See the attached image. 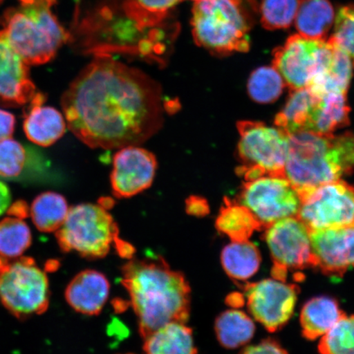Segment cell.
Masks as SVG:
<instances>
[{
  "label": "cell",
  "mask_w": 354,
  "mask_h": 354,
  "mask_svg": "<svg viewBox=\"0 0 354 354\" xmlns=\"http://www.w3.org/2000/svg\"><path fill=\"white\" fill-rule=\"evenodd\" d=\"M26 149L12 139L0 141V176L6 178L19 176L26 165Z\"/></svg>",
  "instance_id": "35"
},
{
  "label": "cell",
  "mask_w": 354,
  "mask_h": 354,
  "mask_svg": "<svg viewBox=\"0 0 354 354\" xmlns=\"http://www.w3.org/2000/svg\"><path fill=\"white\" fill-rule=\"evenodd\" d=\"M0 302L19 319L46 313L50 287L46 272L29 257H0Z\"/></svg>",
  "instance_id": "6"
},
{
  "label": "cell",
  "mask_w": 354,
  "mask_h": 354,
  "mask_svg": "<svg viewBox=\"0 0 354 354\" xmlns=\"http://www.w3.org/2000/svg\"><path fill=\"white\" fill-rule=\"evenodd\" d=\"M194 1L198 2V1H201V0H194Z\"/></svg>",
  "instance_id": "44"
},
{
  "label": "cell",
  "mask_w": 354,
  "mask_h": 354,
  "mask_svg": "<svg viewBox=\"0 0 354 354\" xmlns=\"http://www.w3.org/2000/svg\"><path fill=\"white\" fill-rule=\"evenodd\" d=\"M32 232L22 219L6 218L0 221V257L19 258L32 245Z\"/></svg>",
  "instance_id": "30"
},
{
  "label": "cell",
  "mask_w": 354,
  "mask_h": 354,
  "mask_svg": "<svg viewBox=\"0 0 354 354\" xmlns=\"http://www.w3.org/2000/svg\"><path fill=\"white\" fill-rule=\"evenodd\" d=\"M330 39L349 57L354 66V4L339 8Z\"/></svg>",
  "instance_id": "34"
},
{
  "label": "cell",
  "mask_w": 354,
  "mask_h": 354,
  "mask_svg": "<svg viewBox=\"0 0 354 354\" xmlns=\"http://www.w3.org/2000/svg\"><path fill=\"white\" fill-rule=\"evenodd\" d=\"M66 127L93 149H122L145 142L165 119L162 88L139 69L95 56L61 100Z\"/></svg>",
  "instance_id": "1"
},
{
  "label": "cell",
  "mask_w": 354,
  "mask_h": 354,
  "mask_svg": "<svg viewBox=\"0 0 354 354\" xmlns=\"http://www.w3.org/2000/svg\"><path fill=\"white\" fill-rule=\"evenodd\" d=\"M334 48L330 39H313L293 35L284 46L273 51V66L290 91L308 88L328 68Z\"/></svg>",
  "instance_id": "9"
},
{
  "label": "cell",
  "mask_w": 354,
  "mask_h": 354,
  "mask_svg": "<svg viewBox=\"0 0 354 354\" xmlns=\"http://www.w3.org/2000/svg\"><path fill=\"white\" fill-rule=\"evenodd\" d=\"M157 169L154 155L138 145L119 149L113 157L111 175L113 193L117 198H130L147 189Z\"/></svg>",
  "instance_id": "14"
},
{
  "label": "cell",
  "mask_w": 354,
  "mask_h": 354,
  "mask_svg": "<svg viewBox=\"0 0 354 354\" xmlns=\"http://www.w3.org/2000/svg\"><path fill=\"white\" fill-rule=\"evenodd\" d=\"M239 203L245 206L263 230L277 221L298 215L301 201L286 176H263L246 181Z\"/></svg>",
  "instance_id": "11"
},
{
  "label": "cell",
  "mask_w": 354,
  "mask_h": 354,
  "mask_svg": "<svg viewBox=\"0 0 354 354\" xmlns=\"http://www.w3.org/2000/svg\"><path fill=\"white\" fill-rule=\"evenodd\" d=\"M56 238L64 252L100 259L108 254L111 243L118 238V227L105 207L83 203L69 209Z\"/></svg>",
  "instance_id": "8"
},
{
  "label": "cell",
  "mask_w": 354,
  "mask_h": 354,
  "mask_svg": "<svg viewBox=\"0 0 354 354\" xmlns=\"http://www.w3.org/2000/svg\"><path fill=\"white\" fill-rule=\"evenodd\" d=\"M300 0H263L260 6L261 22L265 29L289 28L297 15Z\"/></svg>",
  "instance_id": "33"
},
{
  "label": "cell",
  "mask_w": 354,
  "mask_h": 354,
  "mask_svg": "<svg viewBox=\"0 0 354 354\" xmlns=\"http://www.w3.org/2000/svg\"><path fill=\"white\" fill-rule=\"evenodd\" d=\"M144 339L162 326L189 319L190 287L183 273L171 269L160 256L134 259L122 268Z\"/></svg>",
  "instance_id": "2"
},
{
  "label": "cell",
  "mask_w": 354,
  "mask_h": 354,
  "mask_svg": "<svg viewBox=\"0 0 354 354\" xmlns=\"http://www.w3.org/2000/svg\"><path fill=\"white\" fill-rule=\"evenodd\" d=\"M227 303L229 306L233 308L241 307L243 303V295L236 293L229 295L227 299Z\"/></svg>",
  "instance_id": "42"
},
{
  "label": "cell",
  "mask_w": 354,
  "mask_h": 354,
  "mask_svg": "<svg viewBox=\"0 0 354 354\" xmlns=\"http://www.w3.org/2000/svg\"><path fill=\"white\" fill-rule=\"evenodd\" d=\"M334 21V8L329 0H300L295 28L302 37L326 39Z\"/></svg>",
  "instance_id": "22"
},
{
  "label": "cell",
  "mask_w": 354,
  "mask_h": 354,
  "mask_svg": "<svg viewBox=\"0 0 354 354\" xmlns=\"http://www.w3.org/2000/svg\"><path fill=\"white\" fill-rule=\"evenodd\" d=\"M144 354H197L193 332L185 323L171 322L145 339Z\"/></svg>",
  "instance_id": "21"
},
{
  "label": "cell",
  "mask_w": 354,
  "mask_h": 354,
  "mask_svg": "<svg viewBox=\"0 0 354 354\" xmlns=\"http://www.w3.org/2000/svg\"><path fill=\"white\" fill-rule=\"evenodd\" d=\"M221 258L225 272L236 281L253 277L262 261L258 247L250 241H232L224 248Z\"/></svg>",
  "instance_id": "25"
},
{
  "label": "cell",
  "mask_w": 354,
  "mask_h": 354,
  "mask_svg": "<svg viewBox=\"0 0 354 354\" xmlns=\"http://www.w3.org/2000/svg\"><path fill=\"white\" fill-rule=\"evenodd\" d=\"M11 194L8 185L0 181V216L6 212L10 206Z\"/></svg>",
  "instance_id": "40"
},
{
  "label": "cell",
  "mask_w": 354,
  "mask_h": 354,
  "mask_svg": "<svg viewBox=\"0 0 354 354\" xmlns=\"http://www.w3.org/2000/svg\"><path fill=\"white\" fill-rule=\"evenodd\" d=\"M3 0H0V4L3 3Z\"/></svg>",
  "instance_id": "43"
},
{
  "label": "cell",
  "mask_w": 354,
  "mask_h": 354,
  "mask_svg": "<svg viewBox=\"0 0 354 354\" xmlns=\"http://www.w3.org/2000/svg\"><path fill=\"white\" fill-rule=\"evenodd\" d=\"M321 354H354V315L346 314L322 336Z\"/></svg>",
  "instance_id": "32"
},
{
  "label": "cell",
  "mask_w": 354,
  "mask_h": 354,
  "mask_svg": "<svg viewBox=\"0 0 354 354\" xmlns=\"http://www.w3.org/2000/svg\"><path fill=\"white\" fill-rule=\"evenodd\" d=\"M315 268L326 276L342 277L354 268V224L310 232Z\"/></svg>",
  "instance_id": "15"
},
{
  "label": "cell",
  "mask_w": 354,
  "mask_h": 354,
  "mask_svg": "<svg viewBox=\"0 0 354 354\" xmlns=\"http://www.w3.org/2000/svg\"><path fill=\"white\" fill-rule=\"evenodd\" d=\"M334 43V42H333ZM335 44L328 68L309 88L314 94L322 96L330 93L346 94L353 76V64L349 57Z\"/></svg>",
  "instance_id": "28"
},
{
  "label": "cell",
  "mask_w": 354,
  "mask_h": 354,
  "mask_svg": "<svg viewBox=\"0 0 354 354\" xmlns=\"http://www.w3.org/2000/svg\"><path fill=\"white\" fill-rule=\"evenodd\" d=\"M68 211V202L62 194L48 192L35 198L30 214L39 232L50 233L62 227Z\"/></svg>",
  "instance_id": "27"
},
{
  "label": "cell",
  "mask_w": 354,
  "mask_h": 354,
  "mask_svg": "<svg viewBox=\"0 0 354 354\" xmlns=\"http://www.w3.org/2000/svg\"><path fill=\"white\" fill-rule=\"evenodd\" d=\"M354 170V133L322 135L301 131L289 137L286 177L299 196Z\"/></svg>",
  "instance_id": "3"
},
{
  "label": "cell",
  "mask_w": 354,
  "mask_h": 354,
  "mask_svg": "<svg viewBox=\"0 0 354 354\" xmlns=\"http://www.w3.org/2000/svg\"><path fill=\"white\" fill-rule=\"evenodd\" d=\"M252 317L270 332L281 330L293 315L299 287L277 279H266L243 287Z\"/></svg>",
  "instance_id": "13"
},
{
  "label": "cell",
  "mask_w": 354,
  "mask_h": 354,
  "mask_svg": "<svg viewBox=\"0 0 354 354\" xmlns=\"http://www.w3.org/2000/svg\"><path fill=\"white\" fill-rule=\"evenodd\" d=\"M109 282L103 274L86 270L66 287L65 297L71 307L85 315H98L109 295Z\"/></svg>",
  "instance_id": "17"
},
{
  "label": "cell",
  "mask_w": 354,
  "mask_h": 354,
  "mask_svg": "<svg viewBox=\"0 0 354 354\" xmlns=\"http://www.w3.org/2000/svg\"><path fill=\"white\" fill-rule=\"evenodd\" d=\"M216 338L224 348H236L254 337L255 325L252 318L237 309L227 310L216 318Z\"/></svg>",
  "instance_id": "26"
},
{
  "label": "cell",
  "mask_w": 354,
  "mask_h": 354,
  "mask_svg": "<svg viewBox=\"0 0 354 354\" xmlns=\"http://www.w3.org/2000/svg\"><path fill=\"white\" fill-rule=\"evenodd\" d=\"M181 0H125L123 11L140 30L161 28L171 8Z\"/></svg>",
  "instance_id": "29"
},
{
  "label": "cell",
  "mask_w": 354,
  "mask_h": 354,
  "mask_svg": "<svg viewBox=\"0 0 354 354\" xmlns=\"http://www.w3.org/2000/svg\"><path fill=\"white\" fill-rule=\"evenodd\" d=\"M42 105L30 106L26 115L24 129L26 137L32 143L48 147L64 135L66 123L59 110Z\"/></svg>",
  "instance_id": "18"
},
{
  "label": "cell",
  "mask_w": 354,
  "mask_h": 354,
  "mask_svg": "<svg viewBox=\"0 0 354 354\" xmlns=\"http://www.w3.org/2000/svg\"><path fill=\"white\" fill-rule=\"evenodd\" d=\"M192 25L194 41L212 54L250 50L253 19L242 0H201L194 6Z\"/></svg>",
  "instance_id": "5"
},
{
  "label": "cell",
  "mask_w": 354,
  "mask_h": 354,
  "mask_svg": "<svg viewBox=\"0 0 354 354\" xmlns=\"http://www.w3.org/2000/svg\"><path fill=\"white\" fill-rule=\"evenodd\" d=\"M15 115L0 109V141L10 139L15 129Z\"/></svg>",
  "instance_id": "37"
},
{
  "label": "cell",
  "mask_w": 354,
  "mask_h": 354,
  "mask_svg": "<svg viewBox=\"0 0 354 354\" xmlns=\"http://www.w3.org/2000/svg\"><path fill=\"white\" fill-rule=\"evenodd\" d=\"M347 95L330 93L319 96L307 127L308 131L328 135L348 124Z\"/></svg>",
  "instance_id": "20"
},
{
  "label": "cell",
  "mask_w": 354,
  "mask_h": 354,
  "mask_svg": "<svg viewBox=\"0 0 354 354\" xmlns=\"http://www.w3.org/2000/svg\"><path fill=\"white\" fill-rule=\"evenodd\" d=\"M286 86L284 79L274 66H261L251 74L248 91L257 103L271 104L281 96Z\"/></svg>",
  "instance_id": "31"
},
{
  "label": "cell",
  "mask_w": 354,
  "mask_h": 354,
  "mask_svg": "<svg viewBox=\"0 0 354 354\" xmlns=\"http://www.w3.org/2000/svg\"><path fill=\"white\" fill-rule=\"evenodd\" d=\"M8 214L15 216L17 218L24 219L28 218L30 209L28 203L24 201H19L13 203L8 209Z\"/></svg>",
  "instance_id": "39"
},
{
  "label": "cell",
  "mask_w": 354,
  "mask_h": 354,
  "mask_svg": "<svg viewBox=\"0 0 354 354\" xmlns=\"http://www.w3.org/2000/svg\"><path fill=\"white\" fill-rule=\"evenodd\" d=\"M344 314L337 300L329 296L308 300L300 314L303 335L308 340L322 337Z\"/></svg>",
  "instance_id": "19"
},
{
  "label": "cell",
  "mask_w": 354,
  "mask_h": 354,
  "mask_svg": "<svg viewBox=\"0 0 354 354\" xmlns=\"http://www.w3.org/2000/svg\"><path fill=\"white\" fill-rule=\"evenodd\" d=\"M237 128L241 136L238 156L241 163L237 174L245 181L268 176H286L290 136L277 127L259 122H239Z\"/></svg>",
  "instance_id": "7"
},
{
  "label": "cell",
  "mask_w": 354,
  "mask_h": 354,
  "mask_svg": "<svg viewBox=\"0 0 354 354\" xmlns=\"http://www.w3.org/2000/svg\"><path fill=\"white\" fill-rule=\"evenodd\" d=\"M216 227L232 241L236 242L249 241L255 231L263 229L250 209L227 198H225L224 206L216 218Z\"/></svg>",
  "instance_id": "24"
},
{
  "label": "cell",
  "mask_w": 354,
  "mask_h": 354,
  "mask_svg": "<svg viewBox=\"0 0 354 354\" xmlns=\"http://www.w3.org/2000/svg\"><path fill=\"white\" fill-rule=\"evenodd\" d=\"M114 243H116L118 254L123 257V258H131L133 254L135 253L134 248L129 243L123 241L119 238H117Z\"/></svg>",
  "instance_id": "41"
},
{
  "label": "cell",
  "mask_w": 354,
  "mask_h": 354,
  "mask_svg": "<svg viewBox=\"0 0 354 354\" xmlns=\"http://www.w3.org/2000/svg\"><path fill=\"white\" fill-rule=\"evenodd\" d=\"M319 96L309 88L291 91L284 109L277 115L275 124L278 129L290 136L296 132L306 131Z\"/></svg>",
  "instance_id": "23"
},
{
  "label": "cell",
  "mask_w": 354,
  "mask_h": 354,
  "mask_svg": "<svg viewBox=\"0 0 354 354\" xmlns=\"http://www.w3.org/2000/svg\"><path fill=\"white\" fill-rule=\"evenodd\" d=\"M240 354H288V353L276 340L268 339L247 347Z\"/></svg>",
  "instance_id": "36"
},
{
  "label": "cell",
  "mask_w": 354,
  "mask_h": 354,
  "mask_svg": "<svg viewBox=\"0 0 354 354\" xmlns=\"http://www.w3.org/2000/svg\"><path fill=\"white\" fill-rule=\"evenodd\" d=\"M55 3L56 0H20V6L7 10L0 21V38L29 66L48 63L70 41L71 34L53 12Z\"/></svg>",
  "instance_id": "4"
},
{
  "label": "cell",
  "mask_w": 354,
  "mask_h": 354,
  "mask_svg": "<svg viewBox=\"0 0 354 354\" xmlns=\"http://www.w3.org/2000/svg\"><path fill=\"white\" fill-rule=\"evenodd\" d=\"M35 91L29 65L0 38V104L12 107L29 104Z\"/></svg>",
  "instance_id": "16"
},
{
  "label": "cell",
  "mask_w": 354,
  "mask_h": 354,
  "mask_svg": "<svg viewBox=\"0 0 354 354\" xmlns=\"http://www.w3.org/2000/svg\"><path fill=\"white\" fill-rule=\"evenodd\" d=\"M187 212L189 215L203 216L209 214V207L205 198L192 196L187 201Z\"/></svg>",
  "instance_id": "38"
},
{
  "label": "cell",
  "mask_w": 354,
  "mask_h": 354,
  "mask_svg": "<svg viewBox=\"0 0 354 354\" xmlns=\"http://www.w3.org/2000/svg\"><path fill=\"white\" fill-rule=\"evenodd\" d=\"M299 198L297 216L310 232L354 224V185L332 181Z\"/></svg>",
  "instance_id": "10"
},
{
  "label": "cell",
  "mask_w": 354,
  "mask_h": 354,
  "mask_svg": "<svg viewBox=\"0 0 354 354\" xmlns=\"http://www.w3.org/2000/svg\"><path fill=\"white\" fill-rule=\"evenodd\" d=\"M265 230L274 263L273 278L286 281L289 271L315 268L310 231L297 216L278 221Z\"/></svg>",
  "instance_id": "12"
}]
</instances>
